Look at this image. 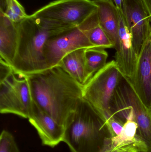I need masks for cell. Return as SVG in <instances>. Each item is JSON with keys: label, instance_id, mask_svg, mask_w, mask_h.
I'll return each instance as SVG.
<instances>
[{"label": "cell", "instance_id": "6da1fadb", "mask_svg": "<svg viewBox=\"0 0 151 152\" xmlns=\"http://www.w3.org/2000/svg\"><path fill=\"white\" fill-rule=\"evenodd\" d=\"M25 75L33 101L64 127L83 98V86L59 66Z\"/></svg>", "mask_w": 151, "mask_h": 152}, {"label": "cell", "instance_id": "7a4b0ae2", "mask_svg": "<svg viewBox=\"0 0 151 152\" xmlns=\"http://www.w3.org/2000/svg\"><path fill=\"white\" fill-rule=\"evenodd\" d=\"M64 128L63 142L71 152H105L112 146L113 137L106 119L83 98Z\"/></svg>", "mask_w": 151, "mask_h": 152}, {"label": "cell", "instance_id": "3957f363", "mask_svg": "<svg viewBox=\"0 0 151 152\" xmlns=\"http://www.w3.org/2000/svg\"><path fill=\"white\" fill-rule=\"evenodd\" d=\"M97 10L93 0H56L29 18L37 26L58 36L79 26Z\"/></svg>", "mask_w": 151, "mask_h": 152}, {"label": "cell", "instance_id": "277c9868", "mask_svg": "<svg viewBox=\"0 0 151 152\" xmlns=\"http://www.w3.org/2000/svg\"><path fill=\"white\" fill-rule=\"evenodd\" d=\"M19 31L17 54L11 65L13 71L27 75L48 69L43 50L48 40L56 35L37 26L29 17L19 24Z\"/></svg>", "mask_w": 151, "mask_h": 152}, {"label": "cell", "instance_id": "5b68a950", "mask_svg": "<svg viewBox=\"0 0 151 152\" xmlns=\"http://www.w3.org/2000/svg\"><path fill=\"white\" fill-rule=\"evenodd\" d=\"M123 74L115 60L106 63L83 86V98L108 120L112 118L111 109L116 89Z\"/></svg>", "mask_w": 151, "mask_h": 152}, {"label": "cell", "instance_id": "8992f818", "mask_svg": "<svg viewBox=\"0 0 151 152\" xmlns=\"http://www.w3.org/2000/svg\"><path fill=\"white\" fill-rule=\"evenodd\" d=\"M98 23L97 10L79 26L49 39L43 50L48 69L57 66L66 55L73 51L96 48L88 37L90 30Z\"/></svg>", "mask_w": 151, "mask_h": 152}, {"label": "cell", "instance_id": "52a82bcc", "mask_svg": "<svg viewBox=\"0 0 151 152\" xmlns=\"http://www.w3.org/2000/svg\"><path fill=\"white\" fill-rule=\"evenodd\" d=\"M33 99L25 75L14 71L0 81V112L28 119Z\"/></svg>", "mask_w": 151, "mask_h": 152}, {"label": "cell", "instance_id": "ba28073f", "mask_svg": "<svg viewBox=\"0 0 151 152\" xmlns=\"http://www.w3.org/2000/svg\"><path fill=\"white\" fill-rule=\"evenodd\" d=\"M115 95L132 108L135 121L138 126L137 137L145 145L148 152H151V111L143 103L130 80L125 76L121 80Z\"/></svg>", "mask_w": 151, "mask_h": 152}, {"label": "cell", "instance_id": "9c48e42d", "mask_svg": "<svg viewBox=\"0 0 151 152\" xmlns=\"http://www.w3.org/2000/svg\"><path fill=\"white\" fill-rule=\"evenodd\" d=\"M123 15L137 55L151 34V23L142 0H124Z\"/></svg>", "mask_w": 151, "mask_h": 152}, {"label": "cell", "instance_id": "30bf717a", "mask_svg": "<svg viewBox=\"0 0 151 152\" xmlns=\"http://www.w3.org/2000/svg\"><path fill=\"white\" fill-rule=\"evenodd\" d=\"M129 80L143 103L151 111V34L142 46Z\"/></svg>", "mask_w": 151, "mask_h": 152}, {"label": "cell", "instance_id": "8fae6325", "mask_svg": "<svg viewBox=\"0 0 151 152\" xmlns=\"http://www.w3.org/2000/svg\"><path fill=\"white\" fill-rule=\"evenodd\" d=\"M28 119L37 130L43 145L53 148L63 142L64 127L57 123L33 100Z\"/></svg>", "mask_w": 151, "mask_h": 152}, {"label": "cell", "instance_id": "7c38bea8", "mask_svg": "<svg viewBox=\"0 0 151 152\" xmlns=\"http://www.w3.org/2000/svg\"><path fill=\"white\" fill-rule=\"evenodd\" d=\"M119 14V47L116 51L115 61L123 75L130 79L134 71L138 55L133 46L132 36L123 13Z\"/></svg>", "mask_w": 151, "mask_h": 152}, {"label": "cell", "instance_id": "4fadbf2b", "mask_svg": "<svg viewBox=\"0 0 151 152\" xmlns=\"http://www.w3.org/2000/svg\"><path fill=\"white\" fill-rule=\"evenodd\" d=\"M19 39V24L11 21L0 10V58L11 66L17 54Z\"/></svg>", "mask_w": 151, "mask_h": 152}, {"label": "cell", "instance_id": "5bb4252c", "mask_svg": "<svg viewBox=\"0 0 151 152\" xmlns=\"http://www.w3.org/2000/svg\"><path fill=\"white\" fill-rule=\"evenodd\" d=\"M98 6V23L111 40L116 51L119 47L120 17L111 0H93Z\"/></svg>", "mask_w": 151, "mask_h": 152}, {"label": "cell", "instance_id": "9a60e30c", "mask_svg": "<svg viewBox=\"0 0 151 152\" xmlns=\"http://www.w3.org/2000/svg\"><path fill=\"white\" fill-rule=\"evenodd\" d=\"M86 49L81 48L69 53L57 65L82 86L90 80L85 58Z\"/></svg>", "mask_w": 151, "mask_h": 152}, {"label": "cell", "instance_id": "2e32d148", "mask_svg": "<svg viewBox=\"0 0 151 152\" xmlns=\"http://www.w3.org/2000/svg\"><path fill=\"white\" fill-rule=\"evenodd\" d=\"M137 128L135 121H127L120 134L112 138V146L128 152H148L145 145L137 137Z\"/></svg>", "mask_w": 151, "mask_h": 152}, {"label": "cell", "instance_id": "e0dca14e", "mask_svg": "<svg viewBox=\"0 0 151 152\" xmlns=\"http://www.w3.org/2000/svg\"><path fill=\"white\" fill-rule=\"evenodd\" d=\"M108 54L105 49L90 48L85 51L86 65L90 79L106 64Z\"/></svg>", "mask_w": 151, "mask_h": 152}, {"label": "cell", "instance_id": "ac0fdd59", "mask_svg": "<svg viewBox=\"0 0 151 152\" xmlns=\"http://www.w3.org/2000/svg\"><path fill=\"white\" fill-rule=\"evenodd\" d=\"M89 39L96 48L102 49L114 48V45L99 23L90 31Z\"/></svg>", "mask_w": 151, "mask_h": 152}, {"label": "cell", "instance_id": "d6986e66", "mask_svg": "<svg viewBox=\"0 0 151 152\" xmlns=\"http://www.w3.org/2000/svg\"><path fill=\"white\" fill-rule=\"evenodd\" d=\"M4 12L11 21L15 24H20L29 16L17 0H8L6 10Z\"/></svg>", "mask_w": 151, "mask_h": 152}, {"label": "cell", "instance_id": "ffe728a7", "mask_svg": "<svg viewBox=\"0 0 151 152\" xmlns=\"http://www.w3.org/2000/svg\"><path fill=\"white\" fill-rule=\"evenodd\" d=\"M0 152H20L13 136L6 130H3L1 133Z\"/></svg>", "mask_w": 151, "mask_h": 152}, {"label": "cell", "instance_id": "44dd1931", "mask_svg": "<svg viewBox=\"0 0 151 152\" xmlns=\"http://www.w3.org/2000/svg\"><path fill=\"white\" fill-rule=\"evenodd\" d=\"M0 65V81H1L10 75L14 71L10 65L1 58Z\"/></svg>", "mask_w": 151, "mask_h": 152}, {"label": "cell", "instance_id": "7402d4cb", "mask_svg": "<svg viewBox=\"0 0 151 152\" xmlns=\"http://www.w3.org/2000/svg\"><path fill=\"white\" fill-rule=\"evenodd\" d=\"M118 9V12L123 13V5L124 0H111Z\"/></svg>", "mask_w": 151, "mask_h": 152}, {"label": "cell", "instance_id": "603a6c76", "mask_svg": "<svg viewBox=\"0 0 151 152\" xmlns=\"http://www.w3.org/2000/svg\"><path fill=\"white\" fill-rule=\"evenodd\" d=\"M142 1L151 23V0H142Z\"/></svg>", "mask_w": 151, "mask_h": 152}, {"label": "cell", "instance_id": "cb8c5ba5", "mask_svg": "<svg viewBox=\"0 0 151 152\" xmlns=\"http://www.w3.org/2000/svg\"><path fill=\"white\" fill-rule=\"evenodd\" d=\"M8 0H0V10L4 12L6 10Z\"/></svg>", "mask_w": 151, "mask_h": 152}, {"label": "cell", "instance_id": "d4e9b609", "mask_svg": "<svg viewBox=\"0 0 151 152\" xmlns=\"http://www.w3.org/2000/svg\"><path fill=\"white\" fill-rule=\"evenodd\" d=\"M105 152H128L125 151L123 150H121V149H116L114 148L113 146H112L111 148L108 149L107 151H105Z\"/></svg>", "mask_w": 151, "mask_h": 152}]
</instances>
